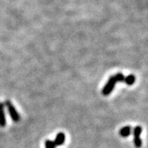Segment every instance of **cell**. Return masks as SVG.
Instances as JSON below:
<instances>
[{
    "mask_svg": "<svg viewBox=\"0 0 148 148\" xmlns=\"http://www.w3.org/2000/svg\"><path fill=\"white\" fill-rule=\"evenodd\" d=\"M4 104L5 107L7 108V110H8L9 115L11 116V118L12 119V120L14 121V122H16V123L19 122L20 119H21V117H20L19 113L17 111L16 108L13 105V103L10 101L9 100H6Z\"/></svg>",
    "mask_w": 148,
    "mask_h": 148,
    "instance_id": "obj_1",
    "label": "cell"
},
{
    "mask_svg": "<svg viewBox=\"0 0 148 148\" xmlns=\"http://www.w3.org/2000/svg\"><path fill=\"white\" fill-rule=\"evenodd\" d=\"M116 82L117 80L116 79V76H110L109 79H108V81H107V82L106 83V85L104 86V87L103 88V89H102L103 95H109L110 94L113 92V90L114 89V87H115Z\"/></svg>",
    "mask_w": 148,
    "mask_h": 148,
    "instance_id": "obj_2",
    "label": "cell"
},
{
    "mask_svg": "<svg viewBox=\"0 0 148 148\" xmlns=\"http://www.w3.org/2000/svg\"><path fill=\"white\" fill-rule=\"evenodd\" d=\"M142 132V128L139 125L134 127L133 129V135H134V144L137 148H140L142 145V140L140 139V134Z\"/></svg>",
    "mask_w": 148,
    "mask_h": 148,
    "instance_id": "obj_3",
    "label": "cell"
},
{
    "mask_svg": "<svg viewBox=\"0 0 148 148\" xmlns=\"http://www.w3.org/2000/svg\"><path fill=\"white\" fill-rule=\"evenodd\" d=\"M5 104L0 102V127H5L6 125L5 112Z\"/></svg>",
    "mask_w": 148,
    "mask_h": 148,
    "instance_id": "obj_4",
    "label": "cell"
},
{
    "mask_svg": "<svg viewBox=\"0 0 148 148\" xmlns=\"http://www.w3.org/2000/svg\"><path fill=\"white\" fill-rule=\"evenodd\" d=\"M55 143V146H60L64 144L65 142V134L63 132H60L57 134L55 140H53Z\"/></svg>",
    "mask_w": 148,
    "mask_h": 148,
    "instance_id": "obj_5",
    "label": "cell"
},
{
    "mask_svg": "<svg viewBox=\"0 0 148 148\" xmlns=\"http://www.w3.org/2000/svg\"><path fill=\"white\" fill-rule=\"evenodd\" d=\"M131 132H132V127L129 126V125H127V126L123 127L120 129V131H119V134L122 137H123V138H126V137L130 135Z\"/></svg>",
    "mask_w": 148,
    "mask_h": 148,
    "instance_id": "obj_6",
    "label": "cell"
},
{
    "mask_svg": "<svg viewBox=\"0 0 148 148\" xmlns=\"http://www.w3.org/2000/svg\"><path fill=\"white\" fill-rule=\"evenodd\" d=\"M135 76L133 75V74H130L129 76H127L126 77L125 76V79H124V82L127 85H129V86H132L133 84L135 82Z\"/></svg>",
    "mask_w": 148,
    "mask_h": 148,
    "instance_id": "obj_7",
    "label": "cell"
},
{
    "mask_svg": "<svg viewBox=\"0 0 148 148\" xmlns=\"http://www.w3.org/2000/svg\"><path fill=\"white\" fill-rule=\"evenodd\" d=\"M116 76V79L117 82H124V79H125V76L123 75V73H118L116 75H114Z\"/></svg>",
    "mask_w": 148,
    "mask_h": 148,
    "instance_id": "obj_8",
    "label": "cell"
}]
</instances>
